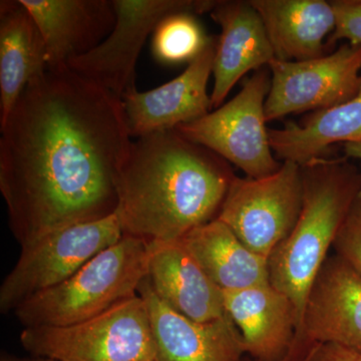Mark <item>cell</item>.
Returning a JSON list of instances; mask_svg holds the SVG:
<instances>
[{
    "label": "cell",
    "mask_w": 361,
    "mask_h": 361,
    "mask_svg": "<svg viewBox=\"0 0 361 361\" xmlns=\"http://www.w3.org/2000/svg\"><path fill=\"white\" fill-rule=\"evenodd\" d=\"M332 247L336 255L361 274V193L353 202Z\"/></svg>",
    "instance_id": "23"
},
{
    "label": "cell",
    "mask_w": 361,
    "mask_h": 361,
    "mask_svg": "<svg viewBox=\"0 0 361 361\" xmlns=\"http://www.w3.org/2000/svg\"><path fill=\"white\" fill-rule=\"evenodd\" d=\"M305 361H361V355L337 344L324 343L316 345Z\"/></svg>",
    "instance_id": "25"
},
{
    "label": "cell",
    "mask_w": 361,
    "mask_h": 361,
    "mask_svg": "<svg viewBox=\"0 0 361 361\" xmlns=\"http://www.w3.org/2000/svg\"><path fill=\"white\" fill-rule=\"evenodd\" d=\"M137 293L148 308L155 361H244L243 341L229 315L209 322L189 319L156 295L148 276Z\"/></svg>",
    "instance_id": "13"
},
{
    "label": "cell",
    "mask_w": 361,
    "mask_h": 361,
    "mask_svg": "<svg viewBox=\"0 0 361 361\" xmlns=\"http://www.w3.org/2000/svg\"><path fill=\"white\" fill-rule=\"evenodd\" d=\"M336 16V30L327 39V47L345 40L361 47V0L331 1Z\"/></svg>",
    "instance_id": "24"
},
{
    "label": "cell",
    "mask_w": 361,
    "mask_h": 361,
    "mask_svg": "<svg viewBox=\"0 0 361 361\" xmlns=\"http://www.w3.org/2000/svg\"><path fill=\"white\" fill-rule=\"evenodd\" d=\"M218 35H212L200 56L180 75L161 87L139 92L128 90L122 97L130 137L172 130L194 122L210 113L211 96L207 92L212 75Z\"/></svg>",
    "instance_id": "12"
},
{
    "label": "cell",
    "mask_w": 361,
    "mask_h": 361,
    "mask_svg": "<svg viewBox=\"0 0 361 361\" xmlns=\"http://www.w3.org/2000/svg\"><path fill=\"white\" fill-rule=\"evenodd\" d=\"M212 39L196 14H171L159 23L153 32L152 54L156 61L172 66L191 63Z\"/></svg>",
    "instance_id": "22"
},
{
    "label": "cell",
    "mask_w": 361,
    "mask_h": 361,
    "mask_svg": "<svg viewBox=\"0 0 361 361\" xmlns=\"http://www.w3.org/2000/svg\"><path fill=\"white\" fill-rule=\"evenodd\" d=\"M270 85V71H256L229 102L175 130L236 166L248 178L274 174L282 163L271 149L266 127L265 102Z\"/></svg>",
    "instance_id": "6"
},
{
    "label": "cell",
    "mask_w": 361,
    "mask_h": 361,
    "mask_svg": "<svg viewBox=\"0 0 361 361\" xmlns=\"http://www.w3.org/2000/svg\"><path fill=\"white\" fill-rule=\"evenodd\" d=\"M346 158L361 161V142H349L343 145Z\"/></svg>",
    "instance_id": "26"
},
{
    "label": "cell",
    "mask_w": 361,
    "mask_h": 361,
    "mask_svg": "<svg viewBox=\"0 0 361 361\" xmlns=\"http://www.w3.org/2000/svg\"><path fill=\"white\" fill-rule=\"evenodd\" d=\"M49 70L44 37L20 0L0 1V126L21 92Z\"/></svg>",
    "instance_id": "19"
},
{
    "label": "cell",
    "mask_w": 361,
    "mask_h": 361,
    "mask_svg": "<svg viewBox=\"0 0 361 361\" xmlns=\"http://www.w3.org/2000/svg\"><path fill=\"white\" fill-rule=\"evenodd\" d=\"M209 14L221 27L210 94L211 108L216 110L244 75L269 66L275 54L263 21L250 2L217 0Z\"/></svg>",
    "instance_id": "14"
},
{
    "label": "cell",
    "mask_w": 361,
    "mask_h": 361,
    "mask_svg": "<svg viewBox=\"0 0 361 361\" xmlns=\"http://www.w3.org/2000/svg\"><path fill=\"white\" fill-rule=\"evenodd\" d=\"M0 132V191L21 247L116 212L133 142L121 97L68 66L47 70Z\"/></svg>",
    "instance_id": "1"
},
{
    "label": "cell",
    "mask_w": 361,
    "mask_h": 361,
    "mask_svg": "<svg viewBox=\"0 0 361 361\" xmlns=\"http://www.w3.org/2000/svg\"><path fill=\"white\" fill-rule=\"evenodd\" d=\"M269 141L277 160L299 166L329 157L334 145L361 142V85L345 103L313 111L300 123L269 129Z\"/></svg>",
    "instance_id": "21"
},
{
    "label": "cell",
    "mask_w": 361,
    "mask_h": 361,
    "mask_svg": "<svg viewBox=\"0 0 361 361\" xmlns=\"http://www.w3.org/2000/svg\"><path fill=\"white\" fill-rule=\"evenodd\" d=\"M148 278L156 295L197 322L224 317V295L180 241L149 242Z\"/></svg>",
    "instance_id": "17"
},
{
    "label": "cell",
    "mask_w": 361,
    "mask_h": 361,
    "mask_svg": "<svg viewBox=\"0 0 361 361\" xmlns=\"http://www.w3.org/2000/svg\"><path fill=\"white\" fill-rule=\"evenodd\" d=\"M0 361H56L54 360H49V358L45 357H37L35 356L33 358H20L16 357V356L4 355L1 356Z\"/></svg>",
    "instance_id": "27"
},
{
    "label": "cell",
    "mask_w": 361,
    "mask_h": 361,
    "mask_svg": "<svg viewBox=\"0 0 361 361\" xmlns=\"http://www.w3.org/2000/svg\"><path fill=\"white\" fill-rule=\"evenodd\" d=\"M123 236L115 213L104 219L66 226L21 247L18 262L0 287V311H14L30 297L63 283Z\"/></svg>",
    "instance_id": "7"
},
{
    "label": "cell",
    "mask_w": 361,
    "mask_h": 361,
    "mask_svg": "<svg viewBox=\"0 0 361 361\" xmlns=\"http://www.w3.org/2000/svg\"><path fill=\"white\" fill-rule=\"evenodd\" d=\"M223 295L246 355L254 361H286L299 329L290 299L271 284L223 291Z\"/></svg>",
    "instance_id": "16"
},
{
    "label": "cell",
    "mask_w": 361,
    "mask_h": 361,
    "mask_svg": "<svg viewBox=\"0 0 361 361\" xmlns=\"http://www.w3.org/2000/svg\"><path fill=\"white\" fill-rule=\"evenodd\" d=\"M235 177L227 161L175 129L137 137L118 177L123 235L179 241L218 218Z\"/></svg>",
    "instance_id": "2"
},
{
    "label": "cell",
    "mask_w": 361,
    "mask_h": 361,
    "mask_svg": "<svg viewBox=\"0 0 361 361\" xmlns=\"http://www.w3.org/2000/svg\"><path fill=\"white\" fill-rule=\"evenodd\" d=\"M149 242L123 235L63 283L30 297L13 311L25 327L68 326L128 300L148 276Z\"/></svg>",
    "instance_id": "4"
},
{
    "label": "cell",
    "mask_w": 361,
    "mask_h": 361,
    "mask_svg": "<svg viewBox=\"0 0 361 361\" xmlns=\"http://www.w3.org/2000/svg\"><path fill=\"white\" fill-rule=\"evenodd\" d=\"M20 343L56 361H155L148 308L137 294L110 310L68 326L25 327Z\"/></svg>",
    "instance_id": "5"
},
{
    "label": "cell",
    "mask_w": 361,
    "mask_h": 361,
    "mask_svg": "<svg viewBox=\"0 0 361 361\" xmlns=\"http://www.w3.org/2000/svg\"><path fill=\"white\" fill-rule=\"evenodd\" d=\"M244 361H245V360H244Z\"/></svg>",
    "instance_id": "28"
},
{
    "label": "cell",
    "mask_w": 361,
    "mask_h": 361,
    "mask_svg": "<svg viewBox=\"0 0 361 361\" xmlns=\"http://www.w3.org/2000/svg\"><path fill=\"white\" fill-rule=\"evenodd\" d=\"M302 203L301 166L285 161L277 172L267 177L236 176L218 219L254 253L269 259L293 230Z\"/></svg>",
    "instance_id": "8"
},
{
    "label": "cell",
    "mask_w": 361,
    "mask_h": 361,
    "mask_svg": "<svg viewBox=\"0 0 361 361\" xmlns=\"http://www.w3.org/2000/svg\"><path fill=\"white\" fill-rule=\"evenodd\" d=\"M301 172L300 215L289 236L268 259L270 284L288 297L295 307L299 324L296 338L302 329L311 285L353 202L361 193V170L346 157L311 161L301 166Z\"/></svg>",
    "instance_id": "3"
},
{
    "label": "cell",
    "mask_w": 361,
    "mask_h": 361,
    "mask_svg": "<svg viewBox=\"0 0 361 361\" xmlns=\"http://www.w3.org/2000/svg\"><path fill=\"white\" fill-rule=\"evenodd\" d=\"M266 121L320 111L353 99L361 85V47L345 42L322 58L301 61L273 59Z\"/></svg>",
    "instance_id": "10"
},
{
    "label": "cell",
    "mask_w": 361,
    "mask_h": 361,
    "mask_svg": "<svg viewBox=\"0 0 361 361\" xmlns=\"http://www.w3.org/2000/svg\"><path fill=\"white\" fill-rule=\"evenodd\" d=\"M260 16L275 59L301 61L322 58L326 37L334 33L336 16L324 0H250Z\"/></svg>",
    "instance_id": "18"
},
{
    "label": "cell",
    "mask_w": 361,
    "mask_h": 361,
    "mask_svg": "<svg viewBox=\"0 0 361 361\" xmlns=\"http://www.w3.org/2000/svg\"><path fill=\"white\" fill-rule=\"evenodd\" d=\"M324 343L361 355V274L336 254L327 257L311 285L302 329L286 361H305Z\"/></svg>",
    "instance_id": "11"
},
{
    "label": "cell",
    "mask_w": 361,
    "mask_h": 361,
    "mask_svg": "<svg viewBox=\"0 0 361 361\" xmlns=\"http://www.w3.org/2000/svg\"><path fill=\"white\" fill-rule=\"evenodd\" d=\"M180 241L223 291L270 284L268 259L250 250L218 218L192 230Z\"/></svg>",
    "instance_id": "20"
},
{
    "label": "cell",
    "mask_w": 361,
    "mask_h": 361,
    "mask_svg": "<svg viewBox=\"0 0 361 361\" xmlns=\"http://www.w3.org/2000/svg\"><path fill=\"white\" fill-rule=\"evenodd\" d=\"M39 26L49 70L66 68L108 37L116 25L113 0H20Z\"/></svg>",
    "instance_id": "15"
},
{
    "label": "cell",
    "mask_w": 361,
    "mask_h": 361,
    "mask_svg": "<svg viewBox=\"0 0 361 361\" xmlns=\"http://www.w3.org/2000/svg\"><path fill=\"white\" fill-rule=\"evenodd\" d=\"M116 25L96 49L68 68L122 99L135 87V66L145 42L171 14L210 13L217 0H113Z\"/></svg>",
    "instance_id": "9"
}]
</instances>
